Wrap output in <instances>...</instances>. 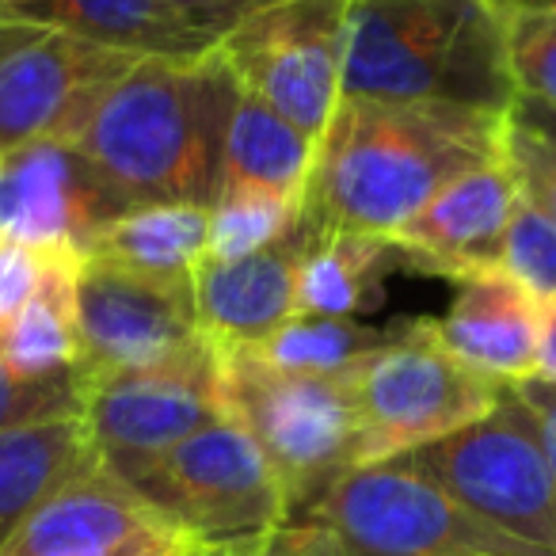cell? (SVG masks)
<instances>
[{"mask_svg":"<svg viewBox=\"0 0 556 556\" xmlns=\"http://www.w3.org/2000/svg\"><path fill=\"white\" fill-rule=\"evenodd\" d=\"M507 115L439 100H340L302 194L309 232L393 237L442 187L500 156Z\"/></svg>","mask_w":556,"mask_h":556,"instance_id":"1","label":"cell"},{"mask_svg":"<svg viewBox=\"0 0 556 556\" xmlns=\"http://www.w3.org/2000/svg\"><path fill=\"white\" fill-rule=\"evenodd\" d=\"M240 80L206 54L199 62H134L103 92L73 146L134 202L214 206L225 134Z\"/></svg>","mask_w":556,"mask_h":556,"instance_id":"2","label":"cell"},{"mask_svg":"<svg viewBox=\"0 0 556 556\" xmlns=\"http://www.w3.org/2000/svg\"><path fill=\"white\" fill-rule=\"evenodd\" d=\"M343 100H439L510 115L507 24L492 0H348Z\"/></svg>","mask_w":556,"mask_h":556,"instance_id":"3","label":"cell"},{"mask_svg":"<svg viewBox=\"0 0 556 556\" xmlns=\"http://www.w3.org/2000/svg\"><path fill=\"white\" fill-rule=\"evenodd\" d=\"M225 416L275 469L290 518H302L348 469L363 465L355 374L278 370L252 348H217Z\"/></svg>","mask_w":556,"mask_h":556,"instance_id":"4","label":"cell"},{"mask_svg":"<svg viewBox=\"0 0 556 556\" xmlns=\"http://www.w3.org/2000/svg\"><path fill=\"white\" fill-rule=\"evenodd\" d=\"M480 526L518 545L556 553V492L538 419L510 386L488 416L401 454Z\"/></svg>","mask_w":556,"mask_h":556,"instance_id":"5","label":"cell"},{"mask_svg":"<svg viewBox=\"0 0 556 556\" xmlns=\"http://www.w3.org/2000/svg\"><path fill=\"white\" fill-rule=\"evenodd\" d=\"M130 488L194 548H248L290 522L275 469L229 416L179 442Z\"/></svg>","mask_w":556,"mask_h":556,"instance_id":"6","label":"cell"},{"mask_svg":"<svg viewBox=\"0 0 556 556\" xmlns=\"http://www.w3.org/2000/svg\"><path fill=\"white\" fill-rule=\"evenodd\" d=\"M96 462L123 484H138L179 442L225 419L222 355L199 336L176 355L88 381L85 412Z\"/></svg>","mask_w":556,"mask_h":556,"instance_id":"7","label":"cell"},{"mask_svg":"<svg viewBox=\"0 0 556 556\" xmlns=\"http://www.w3.org/2000/svg\"><path fill=\"white\" fill-rule=\"evenodd\" d=\"M363 465L389 462L469 427L500 404L503 386L457 363L431 320H404L396 340L355 370Z\"/></svg>","mask_w":556,"mask_h":556,"instance_id":"8","label":"cell"},{"mask_svg":"<svg viewBox=\"0 0 556 556\" xmlns=\"http://www.w3.org/2000/svg\"><path fill=\"white\" fill-rule=\"evenodd\" d=\"M328 556H457L510 541L401 457L348 469L309 510Z\"/></svg>","mask_w":556,"mask_h":556,"instance_id":"9","label":"cell"},{"mask_svg":"<svg viewBox=\"0 0 556 556\" xmlns=\"http://www.w3.org/2000/svg\"><path fill=\"white\" fill-rule=\"evenodd\" d=\"M348 0H282L222 35L217 54L267 108L320 141L343 100Z\"/></svg>","mask_w":556,"mask_h":556,"instance_id":"10","label":"cell"},{"mask_svg":"<svg viewBox=\"0 0 556 556\" xmlns=\"http://www.w3.org/2000/svg\"><path fill=\"white\" fill-rule=\"evenodd\" d=\"M134 58L70 31L0 20V153L27 141H73Z\"/></svg>","mask_w":556,"mask_h":556,"instance_id":"11","label":"cell"},{"mask_svg":"<svg viewBox=\"0 0 556 556\" xmlns=\"http://www.w3.org/2000/svg\"><path fill=\"white\" fill-rule=\"evenodd\" d=\"M134 202L73 141L47 138L0 153V240L85 260Z\"/></svg>","mask_w":556,"mask_h":556,"instance_id":"12","label":"cell"},{"mask_svg":"<svg viewBox=\"0 0 556 556\" xmlns=\"http://www.w3.org/2000/svg\"><path fill=\"white\" fill-rule=\"evenodd\" d=\"M73 317L85 381L168 358L202 336L191 282H164L96 252L73 270Z\"/></svg>","mask_w":556,"mask_h":556,"instance_id":"13","label":"cell"},{"mask_svg":"<svg viewBox=\"0 0 556 556\" xmlns=\"http://www.w3.org/2000/svg\"><path fill=\"white\" fill-rule=\"evenodd\" d=\"M194 548L130 484L88 469L58 488L0 556H179Z\"/></svg>","mask_w":556,"mask_h":556,"instance_id":"14","label":"cell"},{"mask_svg":"<svg viewBox=\"0 0 556 556\" xmlns=\"http://www.w3.org/2000/svg\"><path fill=\"white\" fill-rule=\"evenodd\" d=\"M522 210V194L503 156L477 164L442 187L408 225L393 232L412 267L446 278H469L503 267V244Z\"/></svg>","mask_w":556,"mask_h":556,"instance_id":"15","label":"cell"},{"mask_svg":"<svg viewBox=\"0 0 556 556\" xmlns=\"http://www.w3.org/2000/svg\"><path fill=\"white\" fill-rule=\"evenodd\" d=\"M305 229L252 252L244 260H202L194 270V313L199 332L214 348H260L287 320L298 317V263L305 252Z\"/></svg>","mask_w":556,"mask_h":556,"instance_id":"16","label":"cell"},{"mask_svg":"<svg viewBox=\"0 0 556 556\" xmlns=\"http://www.w3.org/2000/svg\"><path fill=\"white\" fill-rule=\"evenodd\" d=\"M431 328L457 363L500 386L533 378L538 294L503 267L462 278L450 309Z\"/></svg>","mask_w":556,"mask_h":556,"instance_id":"17","label":"cell"},{"mask_svg":"<svg viewBox=\"0 0 556 556\" xmlns=\"http://www.w3.org/2000/svg\"><path fill=\"white\" fill-rule=\"evenodd\" d=\"M0 20L58 27L134 62H199L217 50L172 0H27Z\"/></svg>","mask_w":556,"mask_h":556,"instance_id":"18","label":"cell"},{"mask_svg":"<svg viewBox=\"0 0 556 556\" xmlns=\"http://www.w3.org/2000/svg\"><path fill=\"white\" fill-rule=\"evenodd\" d=\"M305 237L309 240H305L302 263H298V313L363 320L366 313L386 305L389 270L396 263H408V255L393 237L309 229Z\"/></svg>","mask_w":556,"mask_h":556,"instance_id":"19","label":"cell"},{"mask_svg":"<svg viewBox=\"0 0 556 556\" xmlns=\"http://www.w3.org/2000/svg\"><path fill=\"white\" fill-rule=\"evenodd\" d=\"M96 465L100 462L80 416L0 434V553L58 488Z\"/></svg>","mask_w":556,"mask_h":556,"instance_id":"20","label":"cell"},{"mask_svg":"<svg viewBox=\"0 0 556 556\" xmlns=\"http://www.w3.org/2000/svg\"><path fill=\"white\" fill-rule=\"evenodd\" d=\"M313 153H317V141L309 134H302L290 118L267 108L260 96L240 88L229 134H225L222 191L225 187H260V191L302 202Z\"/></svg>","mask_w":556,"mask_h":556,"instance_id":"21","label":"cell"},{"mask_svg":"<svg viewBox=\"0 0 556 556\" xmlns=\"http://www.w3.org/2000/svg\"><path fill=\"white\" fill-rule=\"evenodd\" d=\"M210 248V210L194 202H149L123 214L100 244L96 255L123 263L141 275L164 282H191Z\"/></svg>","mask_w":556,"mask_h":556,"instance_id":"22","label":"cell"},{"mask_svg":"<svg viewBox=\"0 0 556 556\" xmlns=\"http://www.w3.org/2000/svg\"><path fill=\"white\" fill-rule=\"evenodd\" d=\"M73 255H50L47 275L31 302L0 328V358L27 378H50V374L77 370L80 343L77 317H73Z\"/></svg>","mask_w":556,"mask_h":556,"instance_id":"23","label":"cell"},{"mask_svg":"<svg viewBox=\"0 0 556 556\" xmlns=\"http://www.w3.org/2000/svg\"><path fill=\"white\" fill-rule=\"evenodd\" d=\"M404 320L378 328L351 317H317V313H298L294 320L278 328L275 336L252 348L260 358H267L278 370L298 374H332L351 378L374 351H381L389 340H396Z\"/></svg>","mask_w":556,"mask_h":556,"instance_id":"24","label":"cell"},{"mask_svg":"<svg viewBox=\"0 0 556 556\" xmlns=\"http://www.w3.org/2000/svg\"><path fill=\"white\" fill-rule=\"evenodd\" d=\"M302 217V202L260 187H225L210 206L206 260H244L290 237Z\"/></svg>","mask_w":556,"mask_h":556,"instance_id":"25","label":"cell"},{"mask_svg":"<svg viewBox=\"0 0 556 556\" xmlns=\"http://www.w3.org/2000/svg\"><path fill=\"white\" fill-rule=\"evenodd\" d=\"M503 24H507V65L518 100L556 108V12L507 4Z\"/></svg>","mask_w":556,"mask_h":556,"instance_id":"26","label":"cell"},{"mask_svg":"<svg viewBox=\"0 0 556 556\" xmlns=\"http://www.w3.org/2000/svg\"><path fill=\"white\" fill-rule=\"evenodd\" d=\"M88 381L80 370L50 374V378H27L0 358V434L16 427L47 424L85 412Z\"/></svg>","mask_w":556,"mask_h":556,"instance_id":"27","label":"cell"},{"mask_svg":"<svg viewBox=\"0 0 556 556\" xmlns=\"http://www.w3.org/2000/svg\"><path fill=\"white\" fill-rule=\"evenodd\" d=\"M500 156L510 168V176H515L522 206H530L533 214L556 225V141L526 130L507 115Z\"/></svg>","mask_w":556,"mask_h":556,"instance_id":"28","label":"cell"},{"mask_svg":"<svg viewBox=\"0 0 556 556\" xmlns=\"http://www.w3.org/2000/svg\"><path fill=\"white\" fill-rule=\"evenodd\" d=\"M503 270L538 298H556V225L522 206L503 244Z\"/></svg>","mask_w":556,"mask_h":556,"instance_id":"29","label":"cell"},{"mask_svg":"<svg viewBox=\"0 0 556 556\" xmlns=\"http://www.w3.org/2000/svg\"><path fill=\"white\" fill-rule=\"evenodd\" d=\"M47 263L50 255L12 244V240H0V328L31 302L42 275H47Z\"/></svg>","mask_w":556,"mask_h":556,"instance_id":"30","label":"cell"},{"mask_svg":"<svg viewBox=\"0 0 556 556\" xmlns=\"http://www.w3.org/2000/svg\"><path fill=\"white\" fill-rule=\"evenodd\" d=\"M187 20H191L199 31L214 35L222 42V35H229L237 24H244L248 16L270 9V4H282V0H172Z\"/></svg>","mask_w":556,"mask_h":556,"instance_id":"31","label":"cell"},{"mask_svg":"<svg viewBox=\"0 0 556 556\" xmlns=\"http://www.w3.org/2000/svg\"><path fill=\"white\" fill-rule=\"evenodd\" d=\"M510 389L522 396L526 408L538 419L541 450H545L548 472H553V492H556V386L538 381V378H522V381H510Z\"/></svg>","mask_w":556,"mask_h":556,"instance_id":"32","label":"cell"},{"mask_svg":"<svg viewBox=\"0 0 556 556\" xmlns=\"http://www.w3.org/2000/svg\"><path fill=\"white\" fill-rule=\"evenodd\" d=\"M244 556H328L320 530L305 518H290L282 530H275L260 545H248Z\"/></svg>","mask_w":556,"mask_h":556,"instance_id":"33","label":"cell"},{"mask_svg":"<svg viewBox=\"0 0 556 556\" xmlns=\"http://www.w3.org/2000/svg\"><path fill=\"white\" fill-rule=\"evenodd\" d=\"M533 378L556 386V298H538V358Z\"/></svg>","mask_w":556,"mask_h":556,"instance_id":"34","label":"cell"},{"mask_svg":"<svg viewBox=\"0 0 556 556\" xmlns=\"http://www.w3.org/2000/svg\"><path fill=\"white\" fill-rule=\"evenodd\" d=\"M510 118H515L518 126H526V130L556 141V108H545V103H533V100H515Z\"/></svg>","mask_w":556,"mask_h":556,"instance_id":"35","label":"cell"},{"mask_svg":"<svg viewBox=\"0 0 556 556\" xmlns=\"http://www.w3.org/2000/svg\"><path fill=\"white\" fill-rule=\"evenodd\" d=\"M457 556H556V553H545V548H530V545H518V541H495V545L469 548V553H457Z\"/></svg>","mask_w":556,"mask_h":556,"instance_id":"36","label":"cell"},{"mask_svg":"<svg viewBox=\"0 0 556 556\" xmlns=\"http://www.w3.org/2000/svg\"><path fill=\"white\" fill-rule=\"evenodd\" d=\"M179 556H244V548H187Z\"/></svg>","mask_w":556,"mask_h":556,"instance_id":"37","label":"cell"},{"mask_svg":"<svg viewBox=\"0 0 556 556\" xmlns=\"http://www.w3.org/2000/svg\"><path fill=\"white\" fill-rule=\"evenodd\" d=\"M510 4H522V9H548L556 12V0H510ZM507 9V4H503Z\"/></svg>","mask_w":556,"mask_h":556,"instance_id":"38","label":"cell"},{"mask_svg":"<svg viewBox=\"0 0 556 556\" xmlns=\"http://www.w3.org/2000/svg\"><path fill=\"white\" fill-rule=\"evenodd\" d=\"M20 4H27V0H0V12H12V9H20Z\"/></svg>","mask_w":556,"mask_h":556,"instance_id":"39","label":"cell"},{"mask_svg":"<svg viewBox=\"0 0 556 556\" xmlns=\"http://www.w3.org/2000/svg\"><path fill=\"white\" fill-rule=\"evenodd\" d=\"M492 4H500V9H503V4H510V0H492Z\"/></svg>","mask_w":556,"mask_h":556,"instance_id":"40","label":"cell"}]
</instances>
